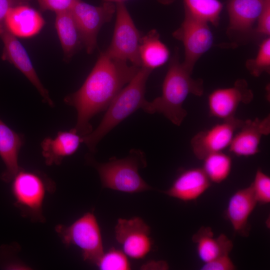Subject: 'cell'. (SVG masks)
Wrapping results in <instances>:
<instances>
[{
	"mask_svg": "<svg viewBox=\"0 0 270 270\" xmlns=\"http://www.w3.org/2000/svg\"><path fill=\"white\" fill-rule=\"evenodd\" d=\"M140 67L101 52L82 86L66 96L64 102L77 112L74 128L84 136L92 131L90 120L108 108L110 102L136 74Z\"/></svg>",
	"mask_w": 270,
	"mask_h": 270,
	"instance_id": "6da1fadb",
	"label": "cell"
},
{
	"mask_svg": "<svg viewBox=\"0 0 270 270\" xmlns=\"http://www.w3.org/2000/svg\"><path fill=\"white\" fill-rule=\"evenodd\" d=\"M192 73L180 62L176 50L170 62L161 96L148 101L144 110L161 114L174 124L180 126L188 114L183 104L188 96H200L204 92L203 80L194 78Z\"/></svg>",
	"mask_w": 270,
	"mask_h": 270,
	"instance_id": "7a4b0ae2",
	"label": "cell"
},
{
	"mask_svg": "<svg viewBox=\"0 0 270 270\" xmlns=\"http://www.w3.org/2000/svg\"><path fill=\"white\" fill-rule=\"evenodd\" d=\"M152 70L144 66L140 69L110 102L98 127L82 136L84 143L94 152L98 143L111 130L138 110H144L148 100L145 98L146 83Z\"/></svg>",
	"mask_w": 270,
	"mask_h": 270,
	"instance_id": "3957f363",
	"label": "cell"
},
{
	"mask_svg": "<svg viewBox=\"0 0 270 270\" xmlns=\"http://www.w3.org/2000/svg\"><path fill=\"white\" fill-rule=\"evenodd\" d=\"M88 159L98 170L104 188L128 193L152 189L138 172L139 168L146 164L145 155L140 150L133 149L126 158H112L106 163Z\"/></svg>",
	"mask_w": 270,
	"mask_h": 270,
	"instance_id": "277c9868",
	"label": "cell"
},
{
	"mask_svg": "<svg viewBox=\"0 0 270 270\" xmlns=\"http://www.w3.org/2000/svg\"><path fill=\"white\" fill-rule=\"evenodd\" d=\"M15 206L23 216L43 222L42 206L47 192L54 189V182L38 171L21 168L10 182Z\"/></svg>",
	"mask_w": 270,
	"mask_h": 270,
	"instance_id": "5b68a950",
	"label": "cell"
},
{
	"mask_svg": "<svg viewBox=\"0 0 270 270\" xmlns=\"http://www.w3.org/2000/svg\"><path fill=\"white\" fill-rule=\"evenodd\" d=\"M55 230L66 246L80 248L84 260L95 264L104 252L100 228L93 212L85 213L70 226L58 224Z\"/></svg>",
	"mask_w": 270,
	"mask_h": 270,
	"instance_id": "8992f818",
	"label": "cell"
},
{
	"mask_svg": "<svg viewBox=\"0 0 270 270\" xmlns=\"http://www.w3.org/2000/svg\"><path fill=\"white\" fill-rule=\"evenodd\" d=\"M116 4V20L112 38L106 52L118 59L141 67L139 49L143 35L135 26L124 2Z\"/></svg>",
	"mask_w": 270,
	"mask_h": 270,
	"instance_id": "52a82bcc",
	"label": "cell"
},
{
	"mask_svg": "<svg viewBox=\"0 0 270 270\" xmlns=\"http://www.w3.org/2000/svg\"><path fill=\"white\" fill-rule=\"evenodd\" d=\"M208 24L184 10L182 23L172 33L173 36L184 45V58L182 64L190 72L212 45L213 35Z\"/></svg>",
	"mask_w": 270,
	"mask_h": 270,
	"instance_id": "ba28073f",
	"label": "cell"
},
{
	"mask_svg": "<svg viewBox=\"0 0 270 270\" xmlns=\"http://www.w3.org/2000/svg\"><path fill=\"white\" fill-rule=\"evenodd\" d=\"M70 12L79 30L83 46L88 54H92L97 44L98 33L106 23L110 22L116 12V4L104 2L95 6L77 0Z\"/></svg>",
	"mask_w": 270,
	"mask_h": 270,
	"instance_id": "9c48e42d",
	"label": "cell"
},
{
	"mask_svg": "<svg viewBox=\"0 0 270 270\" xmlns=\"http://www.w3.org/2000/svg\"><path fill=\"white\" fill-rule=\"evenodd\" d=\"M244 121L234 116L198 132L190 141L195 156L202 160L210 154L222 152L228 148L236 131L240 128Z\"/></svg>",
	"mask_w": 270,
	"mask_h": 270,
	"instance_id": "30bf717a",
	"label": "cell"
},
{
	"mask_svg": "<svg viewBox=\"0 0 270 270\" xmlns=\"http://www.w3.org/2000/svg\"><path fill=\"white\" fill-rule=\"evenodd\" d=\"M150 228L138 217L120 218L115 226V237L122 252L134 259L144 258L150 252L152 243Z\"/></svg>",
	"mask_w": 270,
	"mask_h": 270,
	"instance_id": "8fae6325",
	"label": "cell"
},
{
	"mask_svg": "<svg viewBox=\"0 0 270 270\" xmlns=\"http://www.w3.org/2000/svg\"><path fill=\"white\" fill-rule=\"evenodd\" d=\"M253 98L254 94L247 82L244 79H238L233 86L216 89L209 94V114L222 120L234 117L239 105L248 104Z\"/></svg>",
	"mask_w": 270,
	"mask_h": 270,
	"instance_id": "7c38bea8",
	"label": "cell"
},
{
	"mask_svg": "<svg viewBox=\"0 0 270 270\" xmlns=\"http://www.w3.org/2000/svg\"><path fill=\"white\" fill-rule=\"evenodd\" d=\"M0 38L4 44L2 59L9 62L20 70L36 88L44 102L53 107L54 102L48 92L40 80L24 46L6 28L0 33Z\"/></svg>",
	"mask_w": 270,
	"mask_h": 270,
	"instance_id": "4fadbf2b",
	"label": "cell"
},
{
	"mask_svg": "<svg viewBox=\"0 0 270 270\" xmlns=\"http://www.w3.org/2000/svg\"><path fill=\"white\" fill-rule=\"evenodd\" d=\"M235 133L228 147L229 151L238 156L248 157L260 152L262 136L270 133V116L262 119L246 120Z\"/></svg>",
	"mask_w": 270,
	"mask_h": 270,
	"instance_id": "5bb4252c",
	"label": "cell"
},
{
	"mask_svg": "<svg viewBox=\"0 0 270 270\" xmlns=\"http://www.w3.org/2000/svg\"><path fill=\"white\" fill-rule=\"evenodd\" d=\"M210 182L202 168H192L181 172L164 193L184 202L191 201L202 194Z\"/></svg>",
	"mask_w": 270,
	"mask_h": 270,
	"instance_id": "9a60e30c",
	"label": "cell"
},
{
	"mask_svg": "<svg viewBox=\"0 0 270 270\" xmlns=\"http://www.w3.org/2000/svg\"><path fill=\"white\" fill-rule=\"evenodd\" d=\"M257 203L250 184L237 190L230 197L225 214L236 232L242 236L248 235V218Z\"/></svg>",
	"mask_w": 270,
	"mask_h": 270,
	"instance_id": "2e32d148",
	"label": "cell"
},
{
	"mask_svg": "<svg viewBox=\"0 0 270 270\" xmlns=\"http://www.w3.org/2000/svg\"><path fill=\"white\" fill-rule=\"evenodd\" d=\"M41 14L23 4L12 8L4 20L6 30L16 37L30 38L38 34L44 24Z\"/></svg>",
	"mask_w": 270,
	"mask_h": 270,
	"instance_id": "e0dca14e",
	"label": "cell"
},
{
	"mask_svg": "<svg viewBox=\"0 0 270 270\" xmlns=\"http://www.w3.org/2000/svg\"><path fill=\"white\" fill-rule=\"evenodd\" d=\"M83 142L74 128L68 131H60L52 138H46L41 143L42 153L48 166L59 165L63 159L73 154Z\"/></svg>",
	"mask_w": 270,
	"mask_h": 270,
	"instance_id": "ac0fdd59",
	"label": "cell"
},
{
	"mask_svg": "<svg viewBox=\"0 0 270 270\" xmlns=\"http://www.w3.org/2000/svg\"><path fill=\"white\" fill-rule=\"evenodd\" d=\"M24 144V136L13 130L0 118V157L6 168L1 178L6 182H10L22 168L18 164V154Z\"/></svg>",
	"mask_w": 270,
	"mask_h": 270,
	"instance_id": "d6986e66",
	"label": "cell"
},
{
	"mask_svg": "<svg viewBox=\"0 0 270 270\" xmlns=\"http://www.w3.org/2000/svg\"><path fill=\"white\" fill-rule=\"evenodd\" d=\"M266 0H229L227 10L228 30L244 32L252 26Z\"/></svg>",
	"mask_w": 270,
	"mask_h": 270,
	"instance_id": "ffe728a7",
	"label": "cell"
},
{
	"mask_svg": "<svg viewBox=\"0 0 270 270\" xmlns=\"http://www.w3.org/2000/svg\"><path fill=\"white\" fill-rule=\"evenodd\" d=\"M210 227H201L192 237L196 244L200 258L204 262H210L219 256L229 255L232 249V241L224 234L214 238Z\"/></svg>",
	"mask_w": 270,
	"mask_h": 270,
	"instance_id": "44dd1931",
	"label": "cell"
},
{
	"mask_svg": "<svg viewBox=\"0 0 270 270\" xmlns=\"http://www.w3.org/2000/svg\"><path fill=\"white\" fill-rule=\"evenodd\" d=\"M139 54L142 66L152 70L168 61L170 52L166 46L160 40L157 30H152L142 36Z\"/></svg>",
	"mask_w": 270,
	"mask_h": 270,
	"instance_id": "7402d4cb",
	"label": "cell"
},
{
	"mask_svg": "<svg viewBox=\"0 0 270 270\" xmlns=\"http://www.w3.org/2000/svg\"><path fill=\"white\" fill-rule=\"evenodd\" d=\"M55 26L64 58L70 60L83 45L70 10L56 13Z\"/></svg>",
	"mask_w": 270,
	"mask_h": 270,
	"instance_id": "603a6c76",
	"label": "cell"
},
{
	"mask_svg": "<svg viewBox=\"0 0 270 270\" xmlns=\"http://www.w3.org/2000/svg\"><path fill=\"white\" fill-rule=\"evenodd\" d=\"M184 10L193 16L218 26L222 4L219 0H182Z\"/></svg>",
	"mask_w": 270,
	"mask_h": 270,
	"instance_id": "cb8c5ba5",
	"label": "cell"
},
{
	"mask_svg": "<svg viewBox=\"0 0 270 270\" xmlns=\"http://www.w3.org/2000/svg\"><path fill=\"white\" fill-rule=\"evenodd\" d=\"M202 160V168L211 182L219 184L228 176L232 170L231 158L222 152L210 154Z\"/></svg>",
	"mask_w": 270,
	"mask_h": 270,
	"instance_id": "d4e9b609",
	"label": "cell"
},
{
	"mask_svg": "<svg viewBox=\"0 0 270 270\" xmlns=\"http://www.w3.org/2000/svg\"><path fill=\"white\" fill-rule=\"evenodd\" d=\"M246 67L254 76L259 77L264 72H270V38L267 36L260 43L256 56L248 60Z\"/></svg>",
	"mask_w": 270,
	"mask_h": 270,
	"instance_id": "484cf974",
	"label": "cell"
},
{
	"mask_svg": "<svg viewBox=\"0 0 270 270\" xmlns=\"http://www.w3.org/2000/svg\"><path fill=\"white\" fill-rule=\"evenodd\" d=\"M102 270H128L130 269L128 256L114 248L110 249L103 254L95 264Z\"/></svg>",
	"mask_w": 270,
	"mask_h": 270,
	"instance_id": "4316f807",
	"label": "cell"
},
{
	"mask_svg": "<svg viewBox=\"0 0 270 270\" xmlns=\"http://www.w3.org/2000/svg\"><path fill=\"white\" fill-rule=\"evenodd\" d=\"M258 202L267 204L270 202V178L258 168L250 184Z\"/></svg>",
	"mask_w": 270,
	"mask_h": 270,
	"instance_id": "83f0119b",
	"label": "cell"
},
{
	"mask_svg": "<svg viewBox=\"0 0 270 270\" xmlns=\"http://www.w3.org/2000/svg\"><path fill=\"white\" fill-rule=\"evenodd\" d=\"M77 0H38L43 10H50L56 13L70 10Z\"/></svg>",
	"mask_w": 270,
	"mask_h": 270,
	"instance_id": "f1b7e54d",
	"label": "cell"
},
{
	"mask_svg": "<svg viewBox=\"0 0 270 270\" xmlns=\"http://www.w3.org/2000/svg\"><path fill=\"white\" fill-rule=\"evenodd\" d=\"M256 32L269 36L270 34V0H266L257 20Z\"/></svg>",
	"mask_w": 270,
	"mask_h": 270,
	"instance_id": "f546056e",
	"label": "cell"
},
{
	"mask_svg": "<svg viewBox=\"0 0 270 270\" xmlns=\"http://www.w3.org/2000/svg\"><path fill=\"white\" fill-rule=\"evenodd\" d=\"M236 269V267L229 255L220 256L205 262L200 268L202 270H234Z\"/></svg>",
	"mask_w": 270,
	"mask_h": 270,
	"instance_id": "4dcf8cb0",
	"label": "cell"
},
{
	"mask_svg": "<svg viewBox=\"0 0 270 270\" xmlns=\"http://www.w3.org/2000/svg\"><path fill=\"white\" fill-rule=\"evenodd\" d=\"M29 0H0V33L6 28L4 20L10 8L16 6L26 4Z\"/></svg>",
	"mask_w": 270,
	"mask_h": 270,
	"instance_id": "1f68e13d",
	"label": "cell"
},
{
	"mask_svg": "<svg viewBox=\"0 0 270 270\" xmlns=\"http://www.w3.org/2000/svg\"><path fill=\"white\" fill-rule=\"evenodd\" d=\"M160 2L164 4H168L172 2H174L175 0H158Z\"/></svg>",
	"mask_w": 270,
	"mask_h": 270,
	"instance_id": "d6a6232c",
	"label": "cell"
},
{
	"mask_svg": "<svg viewBox=\"0 0 270 270\" xmlns=\"http://www.w3.org/2000/svg\"><path fill=\"white\" fill-rule=\"evenodd\" d=\"M104 2H111L114 3H118V2H124V1L126 0H102Z\"/></svg>",
	"mask_w": 270,
	"mask_h": 270,
	"instance_id": "836d02e7",
	"label": "cell"
}]
</instances>
